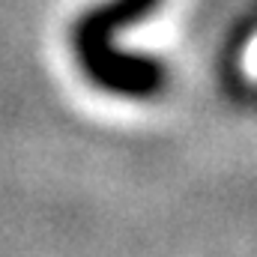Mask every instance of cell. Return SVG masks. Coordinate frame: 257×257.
Returning a JSON list of instances; mask_svg holds the SVG:
<instances>
[{
    "mask_svg": "<svg viewBox=\"0 0 257 257\" xmlns=\"http://www.w3.org/2000/svg\"><path fill=\"white\" fill-rule=\"evenodd\" d=\"M162 0H111L81 15V21L72 30V45L84 75L96 87L126 99H150L162 90L165 69L159 60L126 54L111 45L117 30L141 21Z\"/></svg>",
    "mask_w": 257,
    "mask_h": 257,
    "instance_id": "cell-1",
    "label": "cell"
}]
</instances>
